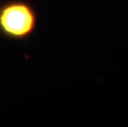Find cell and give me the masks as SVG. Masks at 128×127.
Listing matches in <instances>:
<instances>
[{
  "mask_svg": "<svg viewBox=\"0 0 128 127\" xmlns=\"http://www.w3.org/2000/svg\"><path fill=\"white\" fill-rule=\"evenodd\" d=\"M36 16L29 4L12 2L0 8V31L12 39H23L33 32Z\"/></svg>",
  "mask_w": 128,
  "mask_h": 127,
  "instance_id": "1",
  "label": "cell"
}]
</instances>
